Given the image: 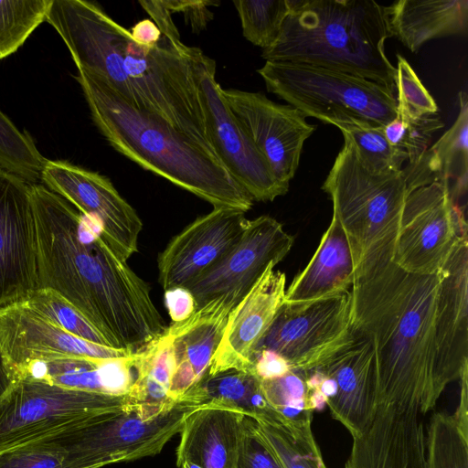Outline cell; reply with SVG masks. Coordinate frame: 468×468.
Returning a JSON list of instances; mask_svg holds the SVG:
<instances>
[{
  "mask_svg": "<svg viewBox=\"0 0 468 468\" xmlns=\"http://www.w3.org/2000/svg\"><path fill=\"white\" fill-rule=\"evenodd\" d=\"M37 226V289L72 304L108 345L142 351L167 326L149 284L121 260L100 226L44 185L31 186Z\"/></svg>",
  "mask_w": 468,
  "mask_h": 468,
  "instance_id": "1",
  "label": "cell"
},
{
  "mask_svg": "<svg viewBox=\"0 0 468 468\" xmlns=\"http://www.w3.org/2000/svg\"><path fill=\"white\" fill-rule=\"evenodd\" d=\"M45 21L58 33L77 69L99 76L130 104L217 158L199 98L198 65L205 55L200 48L164 35L154 48L140 46L128 29L85 0H51Z\"/></svg>",
  "mask_w": 468,
  "mask_h": 468,
  "instance_id": "2",
  "label": "cell"
},
{
  "mask_svg": "<svg viewBox=\"0 0 468 468\" xmlns=\"http://www.w3.org/2000/svg\"><path fill=\"white\" fill-rule=\"evenodd\" d=\"M440 273H409L378 258L355 274L352 325L370 341L378 405L425 414L441 397L435 379V314Z\"/></svg>",
  "mask_w": 468,
  "mask_h": 468,
  "instance_id": "3",
  "label": "cell"
},
{
  "mask_svg": "<svg viewBox=\"0 0 468 468\" xmlns=\"http://www.w3.org/2000/svg\"><path fill=\"white\" fill-rule=\"evenodd\" d=\"M76 80L94 123L117 152L213 207L251 208L248 192L190 138L130 104L99 76L78 69Z\"/></svg>",
  "mask_w": 468,
  "mask_h": 468,
  "instance_id": "4",
  "label": "cell"
},
{
  "mask_svg": "<svg viewBox=\"0 0 468 468\" xmlns=\"http://www.w3.org/2000/svg\"><path fill=\"white\" fill-rule=\"evenodd\" d=\"M290 14L266 61L325 68L395 91L396 68L385 52L386 6L374 0H288Z\"/></svg>",
  "mask_w": 468,
  "mask_h": 468,
  "instance_id": "5",
  "label": "cell"
},
{
  "mask_svg": "<svg viewBox=\"0 0 468 468\" xmlns=\"http://www.w3.org/2000/svg\"><path fill=\"white\" fill-rule=\"evenodd\" d=\"M343 136V148L322 189L330 197L333 217L349 240L356 274L378 258L392 257L410 190L403 169L373 166L352 140Z\"/></svg>",
  "mask_w": 468,
  "mask_h": 468,
  "instance_id": "6",
  "label": "cell"
},
{
  "mask_svg": "<svg viewBox=\"0 0 468 468\" xmlns=\"http://www.w3.org/2000/svg\"><path fill=\"white\" fill-rule=\"evenodd\" d=\"M201 406L184 400L138 402L83 419L41 440L61 452L64 468H101L159 453Z\"/></svg>",
  "mask_w": 468,
  "mask_h": 468,
  "instance_id": "7",
  "label": "cell"
},
{
  "mask_svg": "<svg viewBox=\"0 0 468 468\" xmlns=\"http://www.w3.org/2000/svg\"><path fill=\"white\" fill-rule=\"evenodd\" d=\"M268 91L301 111L336 127L363 122L384 127L398 117L394 92L347 73L292 62L266 61L258 69Z\"/></svg>",
  "mask_w": 468,
  "mask_h": 468,
  "instance_id": "8",
  "label": "cell"
},
{
  "mask_svg": "<svg viewBox=\"0 0 468 468\" xmlns=\"http://www.w3.org/2000/svg\"><path fill=\"white\" fill-rule=\"evenodd\" d=\"M138 402L130 395L87 392L18 379L0 399V452L45 438L83 419Z\"/></svg>",
  "mask_w": 468,
  "mask_h": 468,
  "instance_id": "9",
  "label": "cell"
},
{
  "mask_svg": "<svg viewBox=\"0 0 468 468\" xmlns=\"http://www.w3.org/2000/svg\"><path fill=\"white\" fill-rule=\"evenodd\" d=\"M353 338L348 290L309 302H284L253 356L271 350L282 356L292 370L307 372L324 365Z\"/></svg>",
  "mask_w": 468,
  "mask_h": 468,
  "instance_id": "10",
  "label": "cell"
},
{
  "mask_svg": "<svg viewBox=\"0 0 468 468\" xmlns=\"http://www.w3.org/2000/svg\"><path fill=\"white\" fill-rule=\"evenodd\" d=\"M450 188V181L440 178L408 194L391 257L401 270L439 272L459 238L467 235L465 217Z\"/></svg>",
  "mask_w": 468,
  "mask_h": 468,
  "instance_id": "11",
  "label": "cell"
},
{
  "mask_svg": "<svg viewBox=\"0 0 468 468\" xmlns=\"http://www.w3.org/2000/svg\"><path fill=\"white\" fill-rule=\"evenodd\" d=\"M198 90L207 135L217 158L256 201L287 193L229 106L216 80V63L204 55L198 65Z\"/></svg>",
  "mask_w": 468,
  "mask_h": 468,
  "instance_id": "12",
  "label": "cell"
},
{
  "mask_svg": "<svg viewBox=\"0 0 468 468\" xmlns=\"http://www.w3.org/2000/svg\"><path fill=\"white\" fill-rule=\"evenodd\" d=\"M41 181L96 222L101 237L123 261L138 251L143 222L105 176L65 161L47 160Z\"/></svg>",
  "mask_w": 468,
  "mask_h": 468,
  "instance_id": "13",
  "label": "cell"
},
{
  "mask_svg": "<svg viewBox=\"0 0 468 468\" xmlns=\"http://www.w3.org/2000/svg\"><path fill=\"white\" fill-rule=\"evenodd\" d=\"M31 186L0 167V307L24 302L37 289Z\"/></svg>",
  "mask_w": 468,
  "mask_h": 468,
  "instance_id": "14",
  "label": "cell"
},
{
  "mask_svg": "<svg viewBox=\"0 0 468 468\" xmlns=\"http://www.w3.org/2000/svg\"><path fill=\"white\" fill-rule=\"evenodd\" d=\"M224 97L275 177L289 186L303 146L315 127L289 104L276 103L260 92L223 90Z\"/></svg>",
  "mask_w": 468,
  "mask_h": 468,
  "instance_id": "15",
  "label": "cell"
},
{
  "mask_svg": "<svg viewBox=\"0 0 468 468\" xmlns=\"http://www.w3.org/2000/svg\"><path fill=\"white\" fill-rule=\"evenodd\" d=\"M247 222L241 210L214 207L173 237L157 260L164 291L187 289L211 271L238 244Z\"/></svg>",
  "mask_w": 468,
  "mask_h": 468,
  "instance_id": "16",
  "label": "cell"
},
{
  "mask_svg": "<svg viewBox=\"0 0 468 468\" xmlns=\"http://www.w3.org/2000/svg\"><path fill=\"white\" fill-rule=\"evenodd\" d=\"M293 241L283 226L270 216L248 219L238 244L187 288L197 309L225 293L237 292L244 297L270 264H278L288 254Z\"/></svg>",
  "mask_w": 468,
  "mask_h": 468,
  "instance_id": "17",
  "label": "cell"
},
{
  "mask_svg": "<svg viewBox=\"0 0 468 468\" xmlns=\"http://www.w3.org/2000/svg\"><path fill=\"white\" fill-rule=\"evenodd\" d=\"M435 379L440 396L468 370V242L459 238L439 271Z\"/></svg>",
  "mask_w": 468,
  "mask_h": 468,
  "instance_id": "18",
  "label": "cell"
},
{
  "mask_svg": "<svg viewBox=\"0 0 468 468\" xmlns=\"http://www.w3.org/2000/svg\"><path fill=\"white\" fill-rule=\"evenodd\" d=\"M0 348L15 377L35 361L65 356L122 358L135 354L76 337L25 302L0 307Z\"/></svg>",
  "mask_w": 468,
  "mask_h": 468,
  "instance_id": "19",
  "label": "cell"
},
{
  "mask_svg": "<svg viewBox=\"0 0 468 468\" xmlns=\"http://www.w3.org/2000/svg\"><path fill=\"white\" fill-rule=\"evenodd\" d=\"M270 264L230 311L207 375L228 369L252 371L254 350L284 303L286 276Z\"/></svg>",
  "mask_w": 468,
  "mask_h": 468,
  "instance_id": "20",
  "label": "cell"
},
{
  "mask_svg": "<svg viewBox=\"0 0 468 468\" xmlns=\"http://www.w3.org/2000/svg\"><path fill=\"white\" fill-rule=\"evenodd\" d=\"M353 330V340L317 368L336 385L335 395L326 402L332 417L356 438L370 428L378 405L372 345L365 335Z\"/></svg>",
  "mask_w": 468,
  "mask_h": 468,
  "instance_id": "21",
  "label": "cell"
},
{
  "mask_svg": "<svg viewBox=\"0 0 468 468\" xmlns=\"http://www.w3.org/2000/svg\"><path fill=\"white\" fill-rule=\"evenodd\" d=\"M420 414L411 407L378 406L370 428L353 438L344 468H427Z\"/></svg>",
  "mask_w": 468,
  "mask_h": 468,
  "instance_id": "22",
  "label": "cell"
},
{
  "mask_svg": "<svg viewBox=\"0 0 468 468\" xmlns=\"http://www.w3.org/2000/svg\"><path fill=\"white\" fill-rule=\"evenodd\" d=\"M242 298L237 292L219 295L188 318L167 326L165 333L171 338L175 357L169 389L171 401H179L207 375L229 314Z\"/></svg>",
  "mask_w": 468,
  "mask_h": 468,
  "instance_id": "23",
  "label": "cell"
},
{
  "mask_svg": "<svg viewBox=\"0 0 468 468\" xmlns=\"http://www.w3.org/2000/svg\"><path fill=\"white\" fill-rule=\"evenodd\" d=\"M140 356L141 352L122 358L65 356L35 361L18 370L16 378L87 392L130 395L138 376Z\"/></svg>",
  "mask_w": 468,
  "mask_h": 468,
  "instance_id": "24",
  "label": "cell"
},
{
  "mask_svg": "<svg viewBox=\"0 0 468 468\" xmlns=\"http://www.w3.org/2000/svg\"><path fill=\"white\" fill-rule=\"evenodd\" d=\"M246 415L228 408L204 405L186 419L176 450L178 468H236Z\"/></svg>",
  "mask_w": 468,
  "mask_h": 468,
  "instance_id": "25",
  "label": "cell"
},
{
  "mask_svg": "<svg viewBox=\"0 0 468 468\" xmlns=\"http://www.w3.org/2000/svg\"><path fill=\"white\" fill-rule=\"evenodd\" d=\"M355 282V268L347 236L332 217L318 248L305 268L285 291L284 302L303 303L348 291Z\"/></svg>",
  "mask_w": 468,
  "mask_h": 468,
  "instance_id": "26",
  "label": "cell"
},
{
  "mask_svg": "<svg viewBox=\"0 0 468 468\" xmlns=\"http://www.w3.org/2000/svg\"><path fill=\"white\" fill-rule=\"evenodd\" d=\"M390 37L417 53L429 40L466 34L467 0H399L386 6Z\"/></svg>",
  "mask_w": 468,
  "mask_h": 468,
  "instance_id": "27",
  "label": "cell"
},
{
  "mask_svg": "<svg viewBox=\"0 0 468 468\" xmlns=\"http://www.w3.org/2000/svg\"><path fill=\"white\" fill-rule=\"evenodd\" d=\"M459 113L452 125L414 165H408L409 180L414 186L440 178L454 179L451 194L455 198L466 193L468 174V101L459 93Z\"/></svg>",
  "mask_w": 468,
  "mask_h": 468,
  "instance_id": "28",
  "label": "cell"
},
{
  "mask_svg": "<svg viewBox=\"0 0 468 468\" xmlns=\"http://www.w3.org/2000/svg\"><path fill=\"white\" fill-rule=\"evenodd\" d=\"M179 400L228 408L255 420L283 423L266 400L261 380L250 370L228 369L206 375Z\"/></svg>",
  "mask_w": 468,
  "mask_h": 468,
  "instance_id": "29",
  "label": "cell"
},
{
  "mask_svg": "<svg viewBox=\"0 0 468 468\" xmlns=\"http://www.w3.org/2000/svg\"><path fill=\"white\" fill-rule=\"evenodd\" d=\"M140 352L138 376L130 396L147 404L176 403L169 399L175 370L174 350L169 335L165 331Z\"/></svg>",
  "mask_w": 468,
  "mask_h": 468,
  "instance_id": "30",
  "label": "cell"
},
{
  "mask_svg": "<svg viewBox=\"0 0 468 468\" xmlns=\"http://www.w3.org/2000/svg\"><path fill=\"white\" fill-rule=\"evenodd\" d=\"M255 421L259 432L283 468H327L311 425L293 426L261 420Z\"/></svg>",
  "mask_w": 468,
  "mask_h": 468,
  "instance_id": "31",
  "label": "cell"
},
{
  "mask_svg": "<svg viewBox=\"0 0 468 468\" xmlns=\"http://www.w3.org/2000/svg\"><path fill=\"white\" fill-rule=\"evenodd\" d=\"M427 468H468V432L452 415L436 412L426 432Z\"/></svg>",
  "mask_w": 468,
  "mask_h": 468,
  "instance_id": "32",
  "label": "cell"
},
{
  "mask_svg": "<svg viewBox=\"0 0 468 468\" xmlns=\"http://www.w3.org/2000/svg\"><path fill=\"white\" fill-rule=\"evenodd\" d=\"M261 388L269 405L285 425H311L314 410L303 372L290 370L282 377L261 380Z\"/></svg>",
  "mask_w": 468,
  "mask_h": 468,
  "instance_id": "33",
  "label": "cell"
},
{
  "mask_svg": "<svg viewBox=\"0 0 468 468\" xmlns=\"http://www.w3.org/2000/svg\"><path fill=\"white\" fill-rule=\"evenodd\" d=\"M46 161L31 137L0 111V167L35 185L41 181Z\"/></svg>",
  "mask_w": 468,
  "mask_h": 468,
  "instance_id": "34",
  "label": "cell"
},
{
  "mask_svg": "<svg viewBox=\"0 0 468 468\" xmlns=\"http://www.w3.org/2000/svg\"><path fill=\"white\" fill-rule=\"evenodd\" d=\"M51 0H0V59L16 52L45 21Z\"/></svg>",
  "mask_w": 468,
  "mask_h": 468,
  "instance_id": "35",
  "label": "cell"
},
{
  "mask_svg": "<svg viewBox=\"0 0 468 468\" xmlns=\"http://www.w3.org/2000/svg\"><path fill=\"white\" fill-rule=\"evenodd\" d=\"M243 36L263 49L278 38L290 14L288 0H235Z\"/></svg>",
  "mask_w": 468,
  "mask_h": 468,
  "instance_id": "36",
  "label": "cell"
},
{
  "mask_svg": "<svg viewBox=\"0 0 468 468\" xmlns=\"http://www.w3.org/2000/svg\"><path fill=\"white\" fill-rule=\"evenodd\" d=\"M24 302L31 309L69 334L94 344L110 346L105 338L83 315L53 290L37 289Z\"/></svg>",
  "mask_w": 468,
  "mask_h": 468,
  "instance_id": "37",
  "label": "cell"
},
{
  "mask_svg": "<svg viewBox=\"0 0 468 468\" xmlns=\"http://www.w3.org/2000/svg\"><path fill=\"white\" fill-rule=\"evenodd\" d=\"M443 125L441 117L434 113L409 122L397 117L382 131L388 144L404 152L409 165H414L427 151L432 135Z\"/></svg>",
  "mask_w": 468,
  "mask_h": 468,
  "instance_id": "38",
  "label": "cell"
},
{
  "mask_svg": "<svg viewBox=\"0 0 468 468\" xmlns=\"http://www.w3.org/2000/svg\"><path fill=\"white\" fill-rule=\"evenodd\" d=\"M338 128L352 140L360 154L375 167L400 170L402 164L408 160L404 152L388 144L382 127L350 122Z\"/></svg>",
  "mask_w": 468,
  "mask_h": 468,
  "instance_id": "39",
  "label": "cell"
},
{
  "mask_svg": "<svg viewBox=\"0 0 468 468\" xmlns=\"http://www.w3.org/2000/svg\"><path fill=\"white\" fill-rule=\"evenodd\" d=\"M396 89L398 91V117L404 121H414L420 117L434 114L438 106L432 96L426 90L409 62L397 55Z\"/></svg>",
  "mask_w": 468,
  "mask_h": 468,
  "instance_id": "40",
  "label": "cell"
},
{
  "mask_svg": "<svg viewBox=\"0 0 468 468\" xmlns=\"http://www.w3.org/2000/svg\"><path fill=\"white\" fill-rule=\"evenodd\" d=\"M236 468H283L259 432L255 420L248 416L242 422Z\"/></svg>",
  "mask_w": 468,
  "mask_h": 468,
  "instance_id": "41",
  "label": "cell"
},
{
  "mask_svg": "<svg viewBox=\"0 0 468 468\" xmlns=\"http://www.w3.org/2000/svg\"><path fill=\"white\" fill-rule=\"evenodd\" d=\"M0 468H64L61 452L44 440L0 452Z\"/></svg>",
  "mask_w": 468,
  "mask_h": 468,
  "instance_id": "42",
  "label": "cell"
},
{
  "mask_svg": "<svg viewBox=\"0 0 468 468\" xmlns=\"http://www.w3.org/2000/svg\"><path fill=\"white\" fill-rule=\"evenodd\" d=\"M169 10L182 12L186 23H189L193 30H201L213 17V13L207 5H216V2L208 1H164Z\"/></svg>",
  "mask_w": 468,
  "mask_h": 468,
  "instance_id": "43",
  "label": "cell"
},
{
  "mask_svg": "<svg viewBox=\"0 0 468 468\" xmlns=\"http://www.w3.org/2000/svg\"><path fill=\"white\" fill-rule=\"evenodd\" d=\"M252 370L261 380H267L282 377L292 368L279 354L271 350H261L253 356Z\"/></svg>",
  "mask_w": 468,
  "mask_h": 468,
  "instance_id": "44",
  "label": "cell"
},
{
  "mask_svg": "<svg viewBox=\"0 0 468 468\" xmlns=\"http://www.w3.org/2000/svg\"><path fill=\"white\" fill-rule=\"evenodd\" d=\"M165 304L173 323L188 318L197 309L192 293L183 287L165 291Z\"/></svg>",
  "mask_w": 468,
  "mask_h": 468,
  "instance_id": "45",
  "label": "cell"
},
{
  "mask_svg": "<svg viewBox=\"0 0 468 468\" xmlns=\"http://www.w3.org/2000/svg\"><path fill=\"white\" fill-rule=\"evenodd\" d=\"M139 4L150 15L164 36L171 39L181 40L180 34L172 19V12L164 1H139Z\"/></svg>",
  "mask_w": 468,
  "mask_h": 468,
  "instance_id": "46",
  "label": "cell"
},
{
  "mask_svg": "<svg viewBox=\"0 0 468 468\" xmlns=\"http://www.w3.org/2000/svg\"><path fill=\"white\" fill-rule=\"evenodd\" d=\"M129 32L135 43L145 48L155 47L163 36L157 26L151 19L140 20Z\"/></svg>",
  "mask_w": 468,
  "mask_h": 468,
  "instance_id": "47",
  "label": "cell"
},
{
  "mask_svg": "<svg viewBox=\"0 0 468 468\" xmlns=\"http://www.w3.org/2000/svg\"><path fill=\"white\" fill-rule=\"evenodd\" d=\"M460 380V401L452 416L461 429L468 432V370L463 372Z\"/></svg>",
  "mask_w": 468,
  "mask_h": 468,
  "instance_id": "48",
  "label": "cell"
},
{
  "mask_svg": "<svg viewBox=\"0 0 468 468\" xmlns=\"http://www.w3.org/2000/svg\"><path fill=\"white\" fill-rule=\"evenodd\" d=\"M16 382V377L0 348V399Z\"/></svg>",
  "mask_w": 468,
  "mask_h": 468,
  "instance_id": "49",
  "label": "cell"
}]
</instances>
